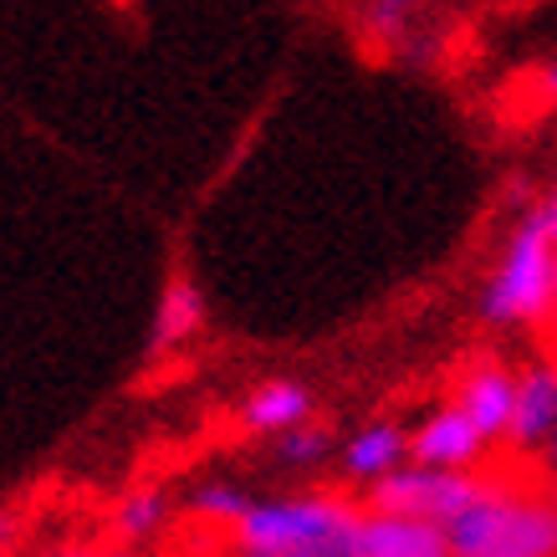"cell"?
<instances>
[{
	"instance_id": "obj_1",
	"label": "cell",
	"mask_w": 557,
	"mask_h": 557,
	"mask_svg": "<svg viewBox=\"0 0 557 557\" xmlns=\"http://www.w3.org/2000/svg\"><path fill=\"white\" fill-rule=\"evenodd\" d=\"M236 557H363V502L338 491L256 502L231 527Z\"/></svg>"
},
{
	"instance_id": "obj_2",
	"label": "cell",
	"mask_w": 557,
	"mask_h": 557,
	"mask_svg": "<svg viewBox=\"0 0 557 557\" xmlns=\"http://www.w3.org/2000/svg\"><path fill=\"white\" fill-rule=\"evenodd\" d=\"M445 537L460 557H557V502L553 491L486 475L481 496L445 527Z\"/></svg>"
},
{
	"instance_id": "obj_3",
	"label": "cell",
	"mask_w": 557,
	"mask_h": 557,
	"mask_svg": "<svg viewBox=\"0 0 557 557\" xmlns=\"http://www.w3.org/2000/svg\"><path fill=\"white\" fill-rule=\"evenodd\" d=\"M553 292H557V240L547 236L542 215L532 210L517 225L502 267L491 276L486 297H481V312H486V322H532V327H547Z\"/></svg>"
},
{
	"instance_id": "obj_4",
	"label": "cell",
	"mask_w": 557,
	"mask_h": 557,
	"mask_svg": "<svg viewBox=\"0 0 557 557\" xmlns=\"http://www.w3.org/2000/svg\"><path fill=\"white\" fill-rule=\"evenodd\" d=\"M486 486V475L471 471H440V466H409V471L379 475L363 496L369 511H388V517H420V522L450 527L460 511L471 507Z\"/></svg>"
},
{
	"instance_id": "obj_5",
	"label": "cell",
	"mask_w": 557,
	"mask_h": 557,
	"mask_svg": "<svg viewBox=\"0 0 557 557\" xmlns=\"http://www.w3.org/2000/svg\"><path fill=\"white\" fill-rule=\"evenodd\" d=\"M481 450H486V435L475 430V420L460 405L440 409L435 420H424L409 435L414 466H440V471H466L471 460H481Z\"/></svg>"
},
{
	"instance_id": "obj_6",
	"label": "cell",
	"mask_w": 557,
	"mask_h": 557,
	"mask_svg": "<svg viewBox=\"0 0 557 557\" xmlns=\"http://www.w3.org/2000/svg\"><path fill=\"white\" fill-rule=\"evenodd\" d=\"M557 430V358H542L517 379V405H511L507 440L511 450H537Z\"/></svg>"
},
{
	"instance_id": "obj_7",
	"label": "cell",
	"mask_w": 557,
	"mask_h": 557,
	"mask_svg": "<svg viewBox=\"0 0 557 557\" xmlns=\"http://www.w3.org/2000/svg\"><path fill=\"white\" fill-rule=\"evenodd\" d=\"M456 405L466 409L475 420V430L486 440L507 435L511 424V405H517V379H511L496 358H475L471 369L460 373V388H456Z\"/></svg>"
},
{
	"instance_id": "obj_8",
	"label": "cell",
	"mask_w": 557,
	"mask_h": 557,
	"mask_svg": "<svg viewBox=\"0 0 557 557\" xmlns=\"http://www.w3.org/2000/svg\"><path fill=\"white\" fill-rule=\"evenodd\" d=\"M363 557H450L445 527L363 507Z\"/></svg>"
},
{
	"instance_id": "obj_9",
	"label": "cell",
	"mask_w": 557,
	"mask_h": 557,
	"mask_svg": "<svg viewBox=\"0 0 557 557\" xmlns=\"http://www.w3.org/2000/svg\"><path fill=\"white\" fill-rule=\"evenodd\" d=\"M307 420H312V394L302 384H292V379H271L240 405V424L256 430V435H287Z\"/></svg>"
},
{
	"instance_id": "obj_10",
	"label": "cell",
	"mask_w": 557,
	"mask_h": 557,
	"mask_svg": "<svg viewBox=\"0 0 557 557\" xmlns=\"http://www.w3.org/2000/svg\"><path fill=\"white\" fill-rule=\"evenodd\" d=\"M200 322H205V302H200V292H195V282L174 276L170 287H164V302H159V322H153L149 354H164L174 343H185L189 333H200Z\"/></svg>"
},
{
	"instance_id": "obj_11",
	"label": "cell",
	"mask_w": 557,
	"mask_h": 557,
	"mask_svg": "<svg viewBox=\"0 0 557 557\" xmlns=\"http://www.w3.org/2000/svg\"><path fill=\"white\" fill-rule=\"evenodd\" d=\"M405 456H409V435L399 424H369V430L354 435V445H348V471L363 475V481H379V475L399 471Z\"/></svg>"
},
{
	"instance_id": "obj_12",
	"label": "cell",
	"mask_w": 557,
	"mask_h": 557,
	"mask_svg": "<svg viewBox=\"0 0 557 557\" xmlns=\"http://www.w3.org/2000/svg\"><path fill=\"white\" fill-rule=\"evenodd\" d=\"M251 507H256V502H246V496H240V491H231V486H200V491H195V502H189V511H195L200 522H215L225 537H231V527H236Z\"/></svg>"
},
{
	"instance_id": "obj_13",
	"label": "cell",
	"mask_w": 557,
	"mask_h": 557,
	"mask_svg": "<svg viewBox=\"0 0 557 557\" xmlns=\"http://www.w3.org/2000/svg\"><path fill=\"white\" fill-rule=\"evenodd\" d=\"M420 5L424 0H369V5H363V32H369L373 41H399L409 16H414Z\"/></svg>"
},
{
	"instance_id": "obj_14",
	"label": "cell",
	"mask_w": 557,
	"mask_h": 557,
	"mask_svg": "<svg viewBox=\"0 0 557 557\" xmlns=\"http://www.w3.org/2000/svg\"><path fill=\"white\" fill-rule=\"evenodd\" d=\"M159 522H164V496L159 491H134L119 507V537H128V542L149 537Z\"/></svg>"
},
{
	"instance_id": "obj_15",
	"label": "cell",
	"mask_w": 557,
	"mask_h": 557,
	"mask_svg": "<svg viewBox=\"0 0 557 557\" xmlns=\"http://www.w3.org/2000/svg\"><path fill=\"white\" fill-rule=\"evenodd\" d=\"M327 445H333V430L327 424H297V430H287L282 435V460H297V466H307V460H322L327 456Z\"/></svg>"
},
{
	"instance_id": "obj_16",
	"label": "cell",
	"mask_w": 557,
	"mask_h": 557,
	"mask_svg": "<svg viewBox=\"0 0 557 557\" xmlns=\"http://www.w3.org/2000/svg\"><path fill=\"white\" fill-rule=\"evenodd\" d=\"M537 215H542V225H547V236H553V240H557V185H553V189H547V200H542V205H537Z\"/></svg>"
},
{
	"instance_id": "obj_17",
	"label": "cell",
	"mask_w": 557,
	"mask_h": 557,
	"mask_svg": "<svg viewBox=\"0 0 557 557\" xmlns=\"http://www.w3.org/2000/svg\"><path fill=\"white\" fill-rule=\"evenodd\" d=\"M542 466H547V475L557 481V430H553V440L542 445Z\"/></svg>"
},
{
	"instance_id": "obj_18",
	"label": "cell",
	"mask_w": 557,
	"mask_h": 557,
	"mask_svg": "<svg viewBox=\"0 0 557 557\" xmlns=\"http://www.w3.org/2000/svg\"><path fill=\"white\" fill-rule=\"evenodd\" d=\"M547 338H553V358H557V292H553V312H547Z\"/></svg>"
},
{
	"instance_id": "obj_19",
	"label": "cell",
	"mask_w": 557,
	"mask_h": 557,
	"mask_svg": "<svg viewBox=\"0 0 557 557\" xmlns=\"http://www.w3.org/2000/svg\"><path fill=\"white\" fill-rule=\"evenodd\" d=\"M542 87H547V92L557 98V62H547V72H542Z\"/></svg>"
},
{
	"instance_id": "obj_20",
	"label": "cell",
	"mask_w": 557,
	"mask_h": 557,
	"mask_svg": "<svg viewBox=\"0 0 557 557\" xmlns=\"http://www.w3.org/2000/svg\"><path fill=\"white\" fill-rule=\"evenodd\" d=\"M51 557H92V553H83V547H67V553H51Z\"/></svg>"
},
{
	"instance_id": "obj_21",
	"label": "cell",
	"mask_w": 557,
	"mask_h": 557,
	"mask_svg": "<svg viewBox=\"0 0 557 557\" xmlns=\"http://www.w3.org/2000/svg\"><path fill=\"white\" fill-rule=\"evenodd\" d=\"M205 557H236V553H205Z\"/></svg>"
},
{
	"instance_id": "obj_22",
	"label": "cell",
	"mask_w": 557,
	"mask_h": 557,
	"mask_svg": "<svg viewBox=\"0 0 557 557\" xmlns=\"http://www.w3.org/2000/svg\"><path fill=\"white\" fill-rule=\"evenodd\" d=\"M547 491H553V502H557V481H553V486H547Z\"/></svg>"
},
{
	"instance_id": "obj_23",
	"label": "cell",
	"mask_w": 557,
	"mask_h": 557,
	"mask_svg": "<svg viewBox=\"0 0 557 557\" xmlns=\"http://www.w3.org/2000/svg\"><path fill=\"white\" fill-rule=\"evenodd\" d=\"M113 557H128V553H113Z\"/></svg>"
},
{
	"instance_id": "obj_24",
	"label": "cell",
	"mask_w": 557,
	"mask_h": 557,
	"mask_svg": "<svg viewBox=\"0 0 557 557\" xmlns=\"http://www.w3.org/2000/svg\"><path fill=\"white\" fill-rule=\"evenodd\" d=\"M450 557H460V553H450Z\"/></svg>"
}]
</instances>
